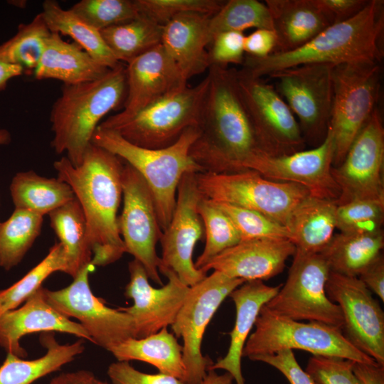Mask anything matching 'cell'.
Listing matches in <instances>:
<instances>
[{
  "instance_id": "cell-1",
  "label": "cell",
  "mask_w": 384,
  "mask_h": 384,
  "mask_svg": "<svg viewBox=\"0 0 384 384\" xmlns=\"http://www.w3.org/2000/svg\"><path fill=\"white\" fill-rule=\"evenodd\" d=\"M198 129L189 154L204 172L246 171L250 161L264 152L240 95L235 69L211 65Z\"/></svg>"
},
{
  "instance_id": "cell-2",
  "label": "cell",
  "mask_w": 384,
  "mask_h": 384,
  "mask_svg": "<svg viewBox=\"0 0 384 384\" xmlns=\"http://www.w3.org/2000/svg\"><path fill=\"white\" fill-rule=\"evenodd\" d=\"M53 166L58 178L70 186L82 209L92 255L90 264L106 266L118 260L126 252L117 216L122 196V160L91 144L79 166L63 156Z\"/></svg>"
},
{
  "instance_id": "cell-3",
  "label": "cell",
  "mask_w": 384,
  "mask_h": 384,
  "mask_svg": "<svg viewBox=\"0 0 384 384\" xmlns=\"http://www.w3.org/2000/svg\"><path fill=\"white\" fill-rule=\"evenodd\" d=\"M383 1L370 0L353 17L329 26L302 47L286 53H273L265 58L245 55L243 70L262 76L304 64H329L377 61L382 53L378 41L384 26Z\"/></svg>"
},
{
  "instance_id": "cell-4",
  "label": "cell",
  "mask_w": 384,
  "mask_h": 384,
  "mask_svg": "<svg viewBox=\"0 0 384 384\" xmlns=\"http://www.w3.org/2000/svg\"><path fill=\"white\" fill-rule=\"evenodd\" d=\"M126 95V67L122 63L97 80L63 85L50 112L55 151L66 152L71 164L79 166L101 119L123 105Z\"/></svg>"
},
{
  "instance_id": "cell-5",
  "label": "cell",
  "mask_w": 384,
  "mask_h": 384,
  "mask_svg": "<svg viewBox=\"0 0 384 384\" xmlns=\"http://www.w3.org/2000/svg\"><path fill=\"white\" fill-rule=\"evenodd\" d=\"M198 135V127H191L169 146L147 149L129 142L114 130L98 126L92 144L116 155L143 177L153 196L159 223L164 232L171 221L178 186L183 176L190 172H204L189 154Z\"/></svg>"
},
{
  "instance_id": "cell-6",
  "label": "cell",
  "mask_w": 384,
  "mask_h": 384,
  "mask_svg": "<svg viewBox=\"0 0 384 384\" xmlns=\"http://www.w3.org/2000/svg\"><path fill=\"white\" fill-rule=\"evenodd\" d=\"M252 333L243 348L242 357L272 353L282 349H299L313 356L338 357L366 364H378L353 346L342 331L323 323L301 322L262 307Z\"/></svg>"
},
{
  "instance_id": "cell-7",
  "label": "cell",
  "mask_w": 384,
  "mask_h": 384,
  "mask_svg": "<svg viewBox=\"0 0 384 384\" xmlns=\"http://www.w3.org/2000/svg\"><path fill=\"white\" fill-rule=\"evenodd\" d=\"M380 66L377 61L334 65L333 102L329 127L334 142L333 167L343 160L351 144L375 107Z\"/></svg>"
},
{
  "instance_id": "cell-8",
  "label": "cell",
  "mask_w": 384,
  "mask_h": 384,
  "mask_svg": "<svg viewBox=\"0 0 384 384\" xmlns=\"http://www.w3.org/2000/svg\"><path fill=\"white\" fill-rule=\"evenodd\" d=\"M196 181L203 197L258 212L284 226L294 208L310 195L299 184L270 180L251 170L198 173Z\"/></svg>"
},
{
  "instance_id": "cell-9",
  "label": "cell",
  "mask_w": 384,
  "mask_h": 384,
  "mask_svg": "<svg viewBox=\"0 0 384 384\" xmlns=\"http://www.w3.org/2000/svg\"><path fill=\"white\" fill-rule=\"evenodd\" d=\"M329 272L320 253L296 250L285 283L265 306L286 318L323 323L342 330L341 310L326 293Z\"/></svg>"
},
{
  "instance_id": "cell-10",
  "label": "cell",
  "mask_w": 384,
  "mask_h": 384,
  "mask_svg": "<svg viewBox=\"0 0 384 384\" xmlns=\"http://www.w3.org/2000/svg\"><path fill=\"white\" fill-rule=\"evenodd\" d=\"M208 84L207 75L194 87L187 86L164 97L109 129L140 147L169 146L186 129L198 127Z\"/></svg>"
},
{
  "instance_id": "cell-11",
  "label": "cell",
  "mask_w": 384,
  "mask_h": 384,
  "mask_svg": "<svg viewBox=\"0 0 384 384\" xmlns=\"http://www.w3.org/2000/svg\"><path fill=\"white\" fill-rule=\"evenodd\" d=\"M245 282L213 271L200 282L190 287L171 326L174 334L183 339V360L188 374L187 384H201L208 368L213 363L201 352L205 331L224 299Z\"/></svg>"
},
{
  "instance_id": "cell-12",
  "label": "cell",
  "mask_w": 384,
  "mask_h": 384,
  "mask_svg": "<svg viewBox=\"0 0 384 384\" xmlns=\"http://www.w3.org/2000/svg\"><path fill=\"white\" fill-rule=\"evenodd\" d=\"M237 87L261 149L279 156L302 150L304 138L287 104L270 84L235 69Z\"/></svg>"
},
{
  "instance_id": "cell-13",
  "label": "cell",
  "mask_w": 384,
  "mask_h": 384,
  "mask_svg": "<svg viewBox=\"0 0 384 384\" xmlns=\"http://www.w3.org/2000/svg\"><path fill=\"white\" fill-rule=\"evenodd\" d=\"M94 266L85 267L67 287L52 291L43 287L46 302L68 318L74 317L90 335L92 342L108 351L129 338H135L132 318L107 306L92 292L89 274Z\"/></svg>"
},
{
  "instance_id": "cell-14",
  "label": "cell",
  "mask_w": 384,
  "mask_h": 384,
  "mask_svg": "<svg viewBox=\"0 0 384 384\" xmlns=\"http://www.w3.org/2000/svg\"><path fill=\"white\" fill-rule=\"evenodd\" d=\"M329 64H304L270 74L275 88L299 119L304 138L324 139L333 102L332 71Z\"/></svg>"
},
{
  "instance_id": "cell-15",
  "label": "cell",
  "mask_w": 384,
  "mask_h": 384,
  "mask_svg": "<svg viewBox=\"0 0 384 384\" xmlns=\"http://www.w3.org/2000/svg\"><path fill=\"white\" fill-rule=\"evenodd\" d=\"M123 208L118 217L119 234L126 252L144 267L149 279L161 284L156 252L161 230L156 206L149 188L143 177L132 166L124 163L122 175Z\"/></svg>"
},
{
  "instance_id": "cell-16",
  "label": "cell",
  "mask_w": 384,
  "mask_h": 384,
  "mask_svg": "<svg viewBox=\"0 0 384 384\" xmlns=\"http://www.w3.org/2000/svg\"><path fill=\"white\" fill-rule=\"evenodd\" d=\"M383 163L384 129L380 112L375 108L351 144L343 161L331 169L340 190L337 205L360 199L384 202Z\"/></svg>"
},
{
  "instance_id": "cell-17",
  "label": "cell",
  "mask_w": 384,
  "mask_h": 384,
  "mask_svg": "<svg viewBox=\"0 0 384 384\" xmlns=\"http://www.w3.org/2000/svg\"><path fill=\"white\" fill-rule=\"evenodd\" d=\"M326 293L341 310V331L347 340L384 366V313L372 292L358 277L330 271Z\"/></svg>"
},
{
  "instance_id": "cell-18",
  "label": "cell",
  "mask_w": 384,
  "mask_h": 384,
  "mask_svg": "<svg viewBox=\"0 0 384 384\" xmlns=\"http://www.w3.org/2000/svg\"><path fill=\"white\" fill-rule=\"evenodd\" d=\"M201 196L196 173L185 174L178 186L171 221L159 240L161 256L158 269L171 270L188 287L196 284L207 276L195 267L193 261L194 247L203 231V223L197 211Z\"/></svg>"
},
{
  "instance_id": "cell-19",
  "label": "cell",
  "mask_w": 384,
  "mask_h": 384,
  "mask_svg": "<svg viewBox=\"0 0 384 384\" xmlns=\"http://www.w3.org/2000/svg\"><path fill=\"white\" fill-rule=\"evenodd\" d=\"M333 159V136L328 127L324 140L316 147L279 156L261 152L250 160L246 170L270 180L299 184L311 196L337 203L340 190L331 174Z\"/></svg>"
},
{
  "instance_id": "cell-20",
  "label": "cell",
  "mask_w": 384,
  "mask_h": 384,
  "mask_svg": "<svg viewBox=\"0 0 384 384\" xmlns=\"http://www.w3.org/2000/svg\"><path fill=\"white\" fill-rule=\"evenodd\" d=\"M127 95L122 110L99 127L110 129L147 106L188 86V80L161 44L127 64Z\"/></svg>"
},
{
  "instance_id": "cell-21",
  "label": "cell",
  "mask_w": 384,
  "mask_h": 384,
  "mask_svg": "<svg viewBox=\"0 0 384 384\" xmlns=\"http://www.w3.org/2000/svg\"><path fill=\"white\" fill-rule=\"evenodd\" d=\"M129 282L124 294L133 305L120 307L133 319L135 338L146 337L171 326L182 306L190 287L183 284L175 272L159 269L168 282L160 288L152 287L142 265L134 259L129 262Z\"/></svg>"
},
{
  "instance_id": "cell-22",
  "label": "cell",
  "mask_w": 384,
  "mask_h": 384,
  "mask_svg": "<svg viewBox=\"0 0 384 384\" xmlns=\"http://www.w3.org/2000/svg\"><path fill=\"white\" fill-rule=\"evenodd\" d=\"M296 247L288 239L242 240L223 250L200 269L247 281L267 280L281 273Z\"/></svg>"
},
{
  "instance_id": "cell-23",
  "label": "cell",
  "mask_w": 384,
  "mask_h": 384,
  "mask_svg": "<svg viewBox=\"0 0 384 384\" xmlns=\"http://www.w3.org/2000/svg\"><path fill=\"white\" fill-rule=\"evenodd\" d=\"M58 331L73 334L92 341L80 324L71 321L53 309L46 300L41 287L15 309L0 315V346L18 357L27 356L20 344L21 338L34 332Z\"/></svg>"
},
{
  "instance_id": "cell-24",
  "label": "cell",
  "mask_w": 384,
  "mask_h": 384,
  "mask_svg": "<svg viewBox=\"0 0 384 384\" xmlns=\"http://www.w3.org/2000/svg\"><path fill=\"white\" fill-rule=\"evenodd\" d=\"M210 16L186 13L163 26L161 44L187 80L209 69Z\"/></svg>"
},
{
  "instance_id": "cell-25",
  "label": "cell",
  "mask_w": 384,
  "mask_h": 384,
  "mask_svg": "<svg viewBox=\"0 0 384 384\" xmlns=\"http://www.w3.org/2000/svg\"><path fill=\"white\" fill-rule=\"evenodd\" d=\"M282 285L272 287L260 280L247 281L230 294L235 306L236 316L230 333L229 348L226 355L213 363L208 370H225L233 376L236 384H245L241 370L243 348L260 309L277 293Z\"/></svg>"
},
{
  "instance_id": "cell-26",
  "label": "cell",
  "mask_w": 384,
  "mask_h": 384,
  "mask_svg": "<svg viewBox=\"0 0 384 384\" xmlns=\"http://www.w3.org/2000/svg\"><path fill=\"white\" fill-rule=\"evenodd\" d=\"M110 70L78 43L67 42L60 34L51 32L33 73L37 80L55 79L73 85L97 80Z\"/></svg>"
},
{
  "instance_id": "cell-27",
  "label": "cell",
  "mask_w": 384,
  "mask_h": 384,
  "mask_svg": "<svg viewBox=\"0 0 384 384\" xmlns=\"http://www.w3.org/2000/svg\"><path fill=\"white\" fill-rule=\"evenodd\" d=\"M265 3L277 37L273 53L294 50L331 25L313 0H266Z\"/></svg>"
},
{
  "instance_id": "cell-28",
  "label": "cell",
  "mask_w": 384,
  "mask_h": 384,
  "mask_svg": "<svg viewBox=\"0 0 384 384\" xmlns=\"http://www.w3.org/2000/svg\"><path fill=\"white\" fill-rule=\"evenodd\" d=\"M335 201L311 195L291 213L285 227L296 250L320 253L331 240L336 228Z\"/></svg>"
},
{
  "instance_id": "cell-29",
  "label": "cell",
  "mask_w": 384,
  "mask_h": 384,
  "mask_svg": "<svg viewBox=\"0 0 384 384\" xmlns=\"http://www.w3.org/2000/svg\"><path fill=\"white\" fill-rule=\"evenodd\" d=\"M109 351L118 361H143L156 367L161 373L187 382L183 347L167 328L142 338H129Z\"/></svg>"
},
{
  "instance_id": "cell-30",
  "label": "cell",
  "mask_w": 384,
  "mask_h": 384,
  "mask_svg": "<svg viewBox=\"0 0 384 384\" xmlns=\"http://www.w3.org/2000/svg\"><path fill=\"white\" fill-rule=\"evenodd\" d=\"M40 341L47 351L44 356L37 359L23 360L7 353L4 362L0 366V384H31L58 370L85 349L82 339L63 345L58 343L50 332L41 334Z\"/></svg>"
},
{
  "instance_id": "cell-31",
  "label": "cell",
  "mask_w": 384,
  "mask_h": 384,
  "mask_svg": "<svg viewBox=\"0 0 384 384\" xmlns=\"http://www.w3.org/2000/svg\"><path fill=\"white\" fill-rule=\"evenodd\" d=\"M384 246L383 231L377 233L334 234L320 252L330 271L358 277L361 271L381 253Z\"/></svg>"
},
{
  "instance_id": "cell-32",
  "label": "cell",
  "mask_w": 384,
  "mask_h": 384,
  "mask_svg": "<svg viewBox=\"0 0 384 384\" xmlns=\"http://www.w3.org/2000/svg\"><path fill=\"white\" fill-rule=\"evenodd\" d=\"M50 226L63 245L67 258L66 274L74 279L92 260L85 218L75 198L49 214Z\"/></svg>"
},
{
  "instance_id": "cell-33",
  "label": "cell",
  "mask_w": 384,
  "mask_h": 384,
  "mask_svg": "<svg viewBox=\"0 0 384 384\" xmlns=\"http://www.w3.org/2000/svg\"><path fill=\"white\" fill-rule=\"evenodd\" d=\"M10 191L15 209L43 216L75 198L70 186L60 179L46 178L33 171L16 174Z\"/></svg>"
},
{
  "instance_id": "cell-34",
  "label": "cell",
  "mask_w": 384,
  "mask_h": 384,
  "mask_svg": "<svg viewBox=\"0 0 384 384\" xmlns=\"http://www.w3.org/2000/svg\"><path fill=\"white\" fill-rule=\"evenodd\" d=\"M52 33L71 37L92 58L109 69L121 64L103 39L100 31L93 28L70 9H64L55 0H46L41 12Z\"/></svg>"
},
{
  "instance_id": "cell-35",
  "label": "cell",
  "mask_w": 384,
  "mask_h": 384,
  "mask_svg": "<svg viewBox=\"0 0 384 384\" xmlns=\"http://www.w3.org/2000/svg\"><path fill=\"white\" fill-rule=\"evenodd\" d=\"M162 31L163 26L140 15L100 31L116 59L127 64L161 44Z\"/></svg>"
},
{
  "instance_id": "cell-36",
  "label": "cell",
  "mask_w": 384,
  "mask_h": 384,
  "mask_svg": "<svg viewBox=\"0 0 384 384\" xmlns=\"http://www.w3.org/2000/svg\"><path fill=\"white\" fill-rule=\"evenodd\" d=\"M43 216L15 209L0 225V267L9 270L23 259L39 235Z\"/></svg>"
},
{
  "instance_id": "cell-37",
  "label": "cell",
  "mask_w": 384,
  "mask_h": 384,
  "mask_svg": "<svg viewBox=\"0 0 384 384\" xmlns=\"http://www.w3.org/2000/svg\"><path fill=\"white\" fill-rule=\"evenodd\" d=\"M50 33L42 14H37L31 22L20 24L16 34L0 45V60L21 66L24 72L34 71Z\"/></svg>"
},
{
  "instance_id": "cell-38",
  "label": "cell",
  "mask_w": 384,
  "mask_h": 384,
  "mask_svg": "<svg viewBox=\"0 0 384 384\" xmlns=\"http://www.w3.org/2000/svg\"><path fill=\"white\" fill-rule=\"evenodd\" d=\"M251 28L273 29L270 14L265 3L257 0L225 1L220 9L210 16V41L211 43L221 33H243Z\"/></svg>"
},
{
  "instance_id": "cell-39",
  "label": "cell",
  "mask_w": 384,
  "mask_h": 384,
  "mask_svg": "<svg viewBox=\"0 0 384 384\" xmlns=\"http://www.w3.org/2000/svg\"><path fill=\"white\" fill-rule=\"evenodd\" d=\"M197 211L206 234L203 251L194 262L200 270L221 252L238 243L241 238L229 218L211 200L201 196Z\"/></svg>"
},
{
  "instance_id": "cell-40",
  "label": "cell",
  "mask_w": 384,
  "mask_h": 384,
  "mask_svg": "<svg viewBox=\"0 0 384 384\" xmlns=\"http://www.w3.org/2000/svg\"><path fill=\"white\" fill-rule=\"evenodd\" d=\"M58 271H67L66 254L60 242L55 243L46 257L21 279L0 290V315L16 309L42 287L49 275Z\"/></svg>"
},
{
  "instance_id": "cell-41",
  "label": "cell",
  "mask_w": 384,
  "mask_h": 384,
  "mask_svg": "<svg viewBox=\"0 0 384 384\" xmlns=\"http://www.w3.org/2000/svg\"><path fill=\"white\" fill-rule=\"evenodd\" d=\"M70 9L98 31L140 16L135 0H81Z\"/></svg>"
},
{
  "instance_id": "cell-42",
  "label": "cell",
  "mask_w": 384,
  "mask_h": 384,
  "mask_svg": "<svg viewBox=\"0 0 384 384\" xmlns=\"http://www.w3.org/2000/svg\"><path fill=\"white\" fill-rule=\"evenodd\" d=\"M212 201V200H211ZM231 220L241 240L282 238L289 240L287 228L258 212L212 201Z\"/></svg>"
},
{
  "instance_id": "cell-43",
  "label": "cell",
  "mask_w": 384,
  "mask_h": 384,
  "mask_svg": "<svg viewBox=\"0 0 384 384\" xmlns=\"http://www.w3.org/2000/svg\"><path fill=\"white\" fill-rule=\"evenodd\" d=\"M384 202L360 199L337 205L336 228L341 233H377L382 230Z\"/></svg>"
},
{
  "instance_id": "cell-44",
  "label": "cell",
  "mask_w": 384,
  "mask_h": 384,
  "mask_svg": "<svg viewBox=\"0 0 384 384\" xmlns=\"http://www.w3.org/2000/svg\"><path fill=\"white\" fill-rule=\"evenodd\" d=\"M139 14L164 26L171 19L186 13L212 16L225 1L220 0H135Z\"/></svg>"
},
{
  "instance_id": "cell-45",
  "label": "cell",
  "mask_w": 384,
  "mask_h": 384,
  "mask_svg": "<svg viewBox=\"0 0 384 384\" xmlns=\"http://www.w3.org/2000/svg\"><path fill=\"white\" fill-rule=\"evenodd\" d=\"M353 362L338 357L313 356L305 370L315 384H361L353 370Z\"/></svg>"
},
{
  "instance_id": "cell-46",
  "label": "cell",
  "mask_w": 384,
  "mask_h": 384,
  "mask_svg": "<svg viewBox=\"0 0 384 384\" xmlns=\"http://www.w3.org/2000/svg\"><path fill=\"white\" fill-rule=\"evenodd\" d=\"M245 36L243 33L236 31L224 32L217 35L210 44V66L227 67L228 64H242L245 55Z\"/></svg>"
},
{
  "instance_id": "cell-47",
  "label": "cell",
  "mask_w": 384,
  "mask_h": 384,
  "mask_svg": "<svg viewBox=\"0 0 384 384\" xmlns=\"http://www.w3.org/2000/svg\"><path fill=\"white\" fill-rule=\"evenodd\" d=\"M248 358L274 367L283 374L290 384H315L311 376L301 368L291 349L255 355Z\"/></svg>"
},
{
  "instance_id": "cell-48",
  "label": "cell",
  "mask_w": 384,
  "mask_h": 384,
  "mask_svg": "<svg viewBox=\"0 0 384 384\" xmlns=\"http://www.w3.org/2000/svg\"><path fill=\"white\" fill-rule=\"evenodd\" d=\"M107 375L112 384H187L164 373L149 374L135 369L129 361H117L107 368Z\"/></svg>"
},
{
  "instance_id": "cell-49",
  "label": "cell",
  "mask_w": 384,
  "mask_h": 384,
  "mask_svg": "<svg viewBox=\"0 0 384 384\" xmlns=\"http://www.w3.org/2000/svg\"><path fill=\"white\" fill-rule=\"evenodd\" d=\"M370 0H313L331 25L345 21L362 11Z\"/></svg>"
},
{
  "instance_id": "cell-50",
  "label": "cell",
  "mask_w": 384,
  "mask_h": 384,
  "mask_svg": "<svg viewBox=\"0 0 384 384\" xmlns=\"http://www.w3.org/2000/svg\"><path fill=\"white\" fill-rule=\"evenodd\" d=\"M277 37L273 29L256 28L244 38V51L246 55L265 58L275 49Z\"/></svg>"
},
{
  "instance_id": "cell-51",
  "label": "cell",
  "mask_w": 384,
  "mask_h": 384,
  "mask_svg": "<svg viewBox=\"0 0 384 384\" xmlns=\"http://www.w3.org/2000/svg\"><path fill=\"white\" fill-rule=\"evenodd\" d=\"M358 278L382 302L384 301V258L382 253L361 271Z\"/></svg>"
},
{
  "instance_id": "cell-52",
  "label": "cell",
  "mask_w": 384,
  "mask_h": 384,
  "mask_svg": "<svg viewBox=\"0 0 384 384\" xmlns=\"http://www.w3.org/2000/svg\"><path fill=\"white\" fill-rule=\"evenodd\" d=\"M353 370L361 384H384V366L354 361Z\"/></svg>"
},
{
  "instance_id": "cell-53",
  "label": "cell",
  "mask_w": 384,
  "mask_h": 384,
  "mask_svg": "<svg viewBox=\"0 0 384 384\" xmlns=\"http://www.w3.org/2000/svg\"><path fill=\"white\" fill-rule=\"evenodd\" d=\"M48 384H112L97 378L87 370L61 373L52 378Z\"/></svg>"
},
{
  "instance_id": "cell-54",
  "label": "cell",
  "mask_w": 384,
  "mask_h": 384,
  "mask_svg": "<svg viewBox=\"0 0 384 384\" xmlns=\"http://www.w3.org/2000/svg\"><path fill=\"white\" fill-rule=\"evenodd\" d=\"M24 73L22 67L0 60V91L5 90L8 82Z\"/></svg>"
},
{
  "instance_id": "cell-55",
  "label": "cell",
  "mask_w": 384,
  "mask_h": 384,
  "mask_svg": "<svg viewBox=\"0 0 384 384\" xmlns=\"http://www.w3.org/2000/svg\"><path fill=\"white\" fill-rule=\"evenodd\" d=\"M233 376L228 372L218 374L214 370H208L201 384H233Z\"/></svg>"
},
{
  "instance_id": "cell-56",
  "label": "cell",
  "mask_w": 384,
  "mask_h": 384,
  "mask_svg": "<svg viewBox=\"0 0 384 384\" xmlns=\"http://www.w3.org/2000/svg\"><path fill=\"white\" fill-rule=\"evenodd\" d=\"M11 141V134L8 130L0 129V145L8 144Z\"/></svg>"
},
{
  "instance_id": "cell-57",
  "label": "cell",
  "mask_w": 384,
  "mask_h": 384,
  "mask_svg": "<svg viewBox=\"0 0 384 384\" xmlns=\"http://www.w3.org/2000/svg\"><path fill=\"white\" fill-rule=\"evenodd\" d=\"M0 225H1V223H0Z\"/></svg>"
}]
</instances>
